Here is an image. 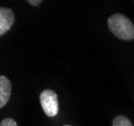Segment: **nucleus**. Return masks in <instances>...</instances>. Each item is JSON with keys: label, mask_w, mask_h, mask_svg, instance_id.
Wrapping results in <instances>:
<instances>
[{"label": "nucleus", "mask_w": 134, "mask_h": 126, "mask_svg": "<svg viewBox=\"0 0 134 126\" xmlns=\"http://www.w3.org/2000/svg\"><path fill=\"white\" fill-rule=\"evenodd\" d=\"M108 27L116 37L122 40H134V24L124 14L115 13L108 18Z\"/></svg>", "instance_id": "obj_1"}, {"label": "nucleus", "mask_w": 134, "mask_h": 126, "mask_svg": "<svg viewBox=\"0 0 134 126\" xmlns=\"http://www.w3.org/2000/svg\"><path fill=\"white\" fill-rule=\"evenodd\" d=\"M40 105L42 107V110L44 114L48 117H54L59 113V100L57 93L47 89L42 91L40 95Z\"/></svg>", "instance_id": "obj_2"}, {"label": "nucleus", "mask_w": 134, "mask_h": 126, "mask_svg": "<svg viewBox=\"0 0 134 126\" xmlns=\"http://www.w3.org/2000/svg\"><path fill=\"white\" fill-rule=\"evenodd\" d=\"M14 23V13L10 8L0 7V36L6 33Z\"/></svg>", "instance_id": "obj_3"}, {"label": "nucleus", "mask_w": 134, "mask_h": 126, "mask_svg": "<svg viewBox=\"0 0 134 126\" xmlns=\"http://www.w3.org/2000/svg\"><path fill=\"white\" fill-rule=\"evenodd\" d=\"M11 96V83L7 77L0 75V108L7 104Z\"/></svg>", "instance_id": "obj_4"}, {"label": "nucleus", "mask_w": 134, "mask_h": 126, "mask_svg": "<svg viewBox=\"0 0 134 126\" xmlns=\"http://www.w3.org/2000/svg\"><path fill=\"white\" fill-rule=\"evenodd\" d=\"M112 126H133L131 121L123 115H118L113 119Z\"/></svg>", "instance_id": "obj_5"}, {"label": "nucleus", "mask_w": 134, "mask_h": 126, "mask_svg": "<svg viewBox=\"0 0 134 126\" xmlns=\"http://www.w3.org/2000/svg\"><path fill=\"white\" fill-rule=\"evenodd\" d=\"M0 126H17V123L14 119L7 117V118H4L1 121Z\"/></svg>", "instance_id": "obj_6"}, {"label": "nucleus", "mask_w": 134, "mask_h": 126, "mask_svg": "<svg viewBox=\"0 0 134 126\" xmlns=\"http://www.w3.org/2000/svg\"><path fill=\"white\" fill-rule=\"evenodd\" d=\"M27 2L32 6H38V5H40V3H42L41 0H28Z\"/></svg>", "instance_id": "obj_7"}, {"label": "nucleus", "mask_w": 134, "mask_h": 126, "mask_svg": "<svg viewBox=\"0 0 134 126\" xmlns=\"http://www.w3.org/2000/svg\"><path fill=\"white\" fill-rule=\"evenodd\" d=\"M64 126H71V125H64Z\"/></svg>", "instance_id": "obj_8"}]
</instances>
